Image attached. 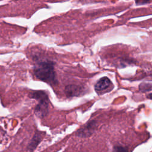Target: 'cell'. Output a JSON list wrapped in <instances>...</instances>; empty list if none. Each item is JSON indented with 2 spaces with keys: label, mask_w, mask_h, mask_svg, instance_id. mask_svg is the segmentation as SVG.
Masks as SVG:
<instances>
[{
  "label": "cell",
  "mask_w": 152,
  "mask_h": 152,
  "mask_svg": "<svg viewBox=\"0 0 152 152\" xmlns=\"http://www.w3.org/2000/svg\"><path fill=\"white\" fill-rule=\"evenodd\" d=\"M34 75L38 79L50 84L57 83L56 72L54 69V63L49 60L39 61L33 67Z\"/></svg>",
  "instance_id": "6da1fadb"
},
{
  "label": "cell",
  "mask_w": 152,
  "mask_h": 152,
  "mask_svg": "<svg viewBox=\"0 0 152 152\" xmlns=\"http://www.w3.org/2000/svg\"><path fill=\"white\" fill-rule=\"evenodd\" d=\"M114 149L115 152H127V149L126 148L121 146L115 147Z\"/></svg>",
  "instance_id": "9c48e42d"
},
{
  "label": "cell",
  "mask_w": 152,
  "mask_h": 152,
  "mask_svg": "<svg viewBox=\"0 0 152 152\" xmlns=\"http://www.w3.org/2000/svg\"><path fill=\"white\" fill-rule=\"evenodd\" d=\"M39 104L35 108V113L40 118L45 117L49 110V100L39 101Z\"/></svg>",
  "instance_id": "277c9868"
},
{
  "label": "cell",
  "mask_w": 152,
  "mask_h": 152,
  "mask_svg": "<svg viewBox=\"0 0 152 152\" xmlns=\"http://www.w3.org/2000/svg\"><path fill=\"white\" fill-rule=\"evenodd\" d=\"M29 97L32 99H36L39 101L44 100H49L48 94L43 91L39 90V91H34L30 93Z\"/></svg>",
  "instance_id": "5b68a950"
},
{
  "label": "cell",
  "mask_w": 152,
  "mask_h": 152,
  "mask_svg": "<svg viewBox=\"0 0 152 152\" xmlns=\"http://www.w3.org/2000/svg\"><path fill=\"white\" fill-rule=\"evenodd\" d=\"M94 128V122L93 124L91 122L90 124H88L86 128H84L83 129H80L79 131V135H84V136L86 135V134L90 135V133H91V130Z\"/></svg>",
  "instance_id": "52a82bcc"
},
{
  "label": "cell",
  "mask_w": 152,
  "mask_h": 152,
  "mask_svg": "<svg viewBox=\"0 0 152 152\" xmlns=\"http://www.w3.org/2000/svg\"><path fill=\"white\" fill-rule=\"evenodd\" d=\"M139 89L141 92H143V93L151 91V84L142 83L139 86Z\"/></svg>",
  "instance_id": "ba28073f"
},
{
  "label": "cell",
  "mask_w": 152,
  "mask_h": 152,
  "mask_svg": "<svg viewBox=\"0 0 152 152\" xmlns=\"http://www.w3.org/2000/svg\"><path fill=\"white\" fill-rule=\"evenodd\" d=\"M84 92V88L77 85H68L65 88V93L68 97L78 96Z\"/></svg>",
  "instance_id": "3957f363"
},
{
  "label": "cell",
  "mask_w": 152,
  "mask_h": 152,
  "mask_svg": "<svg viewBox=\"0 0 152 152\" xmlns=\"http://www.w3.org/2000/svg\"><path fill=\"white\" fill-rule=\"evenodd\" d=\"M42 138V136L41 133H36L35 134L30 144L28 145V148L31 151L35 149V148L37 147V145L40 142Z\"/></svg>",
  "instance_id": "8992f818"
},
{
  "label": "cell",
  "mask_w": 152,
  "mask_h": 152,
  "mask_svg": "<svg viewBox=\"0 0 152 152\" xmlns=\"http://www.w3.org/2000/svg\"><path fill=\"white\" fill-rule=\"evenodd\" d=\"M113 84L107 77L101 78L94 85V89L98 94H102L113 88Z\"/></svg>",
  "instance_id": "7a4b0ae2"
},
{
  "label": "cell",
  "mask_w": 152,
  "mask_h": 152,
  "mask_svg": "<svg viewBox=\"0 0 152 152\" xmlns=\"http://www.w3.org/2000/svg\"><path fill=\"white\" fill-rule=\"evenodd\" d=\"M150 0H135V4L137 5H144L147 3H149Z\"/></svg>",
  "instance_id": "30bf717a"
}]
</instances>
